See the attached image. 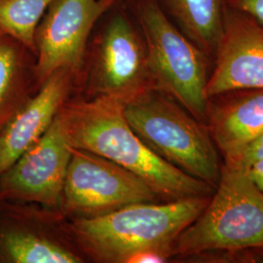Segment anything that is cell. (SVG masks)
Listing matches in <instances>:
<instances>
[{
    "mask_svg": "<svg viewBox=\"0 0 263 263\" xmlns=\"http://www.w3.org/2000/svg\"><path fill=\"white\" fill-rule=\"evenodd\" d=\"M18 41L0 32V130L16 112L23 83V51Z\"/></svg>",
    "mask_w": 263,
    "mask_h": 263,
    "instance_id": "cell-16",
    "label": "cell"
},
{
    "mask_svg": "<svg viewBox=\"0 0 263 263\" xmlns=\"http://www.w3.org/2000/svg\"><path fill=\"white\" fill-rule=\"evenodd\" d=\"M124 104L102 95L63 108L59 116L70 145L130 171L167 201L211 196L215 188L161 158L141 141L125 117Z\"/></svg>",
    "mask_w": 263,
    "mask_h": 263,
    "instance_id": "cell-1",
    "label": "cell"
},
{
    "mask_svg": "<svg viewBox=\"0 0 263 263\" xmlns=\"http://www.w3.org/2000/svg\"><path fill=\"white\" fill-rule=\"evenodd\" d=\"M206 126L223 158L240 151L263 133V89L209 98Z\"/></svg>",
    "mask_w": 263,
    "mask_h": 263,
    "instance_id": "cell-12",
    "label": "cell"
},
{
    "mask_svg": "<svg viewBox=\"0 0 263 263\" xmlns=\"http://www.w3.org/2000/svg\"><path fill=\"white\" fill-rule=\"evenodd\" d=\"M227 5L249 16L263 28V0H227Z\"/></svg>",
    "mask_w": 263,
    "mask_h": 263,
    "instance_id": "cell-19",
    "label": "cell"
},
{
    "mask_svg": "<svg viewBox=\"0 0 263 263\" xmlns=\"http://www.w3.org/2000/svg\"><path fill=\"white\" fill-rule=\"evenodd\" d=\"M0 32H1V31H0Z\"/></svg>",
    "mask_w": 263,
    "mask_h": 263,
    "instance_id": "cell-22",
    "label": "cell"
},
{
    "mask_svg": "<svg viewBox=\"0 0 263 263\" xmlns=\"http://www.w3.org/2000/svg\"><path fill=\"white\" fill-rule=\"evenodd\" d=\"M72 146L57 114L46 133L0 175V197L56 206L63 197Z\"/></svg>",
    "mask_w": 263,
    "mask_h": 263,
    "instance_id": "cell-9",
    "label": "cell"
},
{
    "mask_svg": "<svg viewBox=\"0 0 263 263\" xmlns=\"http://www.w3.org/2000/svg\"><path fill=\"white\" fill-rule=\"evenodd\" d=\"M0 259L14 263L80 262L76 254L14 226H0Z\"/></svg>",
    "mask_w": 263,
    "mask_h": 263,
    "instance_id": "cell-14",
    "label": "cell"
},
{
    "mask_svg": "<svg viewBox=\"0 0 263 263\" xmlns=\"http://www.w3.org/2000/svg\"><path fill=\"white\" fill-rule=\"evenodd\" d=\"M70 73L60 70L50 76L37 95L23 104L0 130V175L46 133L66 97Z\"/></svg>",
    "mask_w": 263,
    "mask_h": 263,
    "instance_id": "cell-11",
    "label": "cell"
},
{
    "mask_svg": "<svg viewBox=\"0 0 263 263\" xmlns=\"http://www.w3.org/2000/svg\"><path fill=\"white\" fill-rule=\"evenodd\" d=\"M211 196L184 198L166 204H132L76 221V235L105 260L127 262L132 255L161 251L172 255L180 233L207 206Z\"/></svg>",
    "mask_w": 263,
    "mask_h": 263,
    "instance_id": "cell-2",
    "label": "cell"
},
{
    "mask_svg": "<svg viewBox=\"0 0 263 263\" xmlns=\"http://www.w3.org/2000/svg\"><path fill=\"white\" fill-rule=\"evenodd\" d=\"M120 4L118 9L113 12L115 6L107 13L103 23L97 43L95 77L102 95L127 103L154 86L141 30L126 4Z\"/></svg>",
    "mask_w": 263,
    "mask_h": 263,
    "instance_id": "cell-7",
    "label": "cell"
},
{
    "mask_svg": "<svg viewBox=\"0 0 263 263\" xmlns=\"http://www.w3.org/2000/svg\"><path fill=\"white\" fill-rule=\"evenodd\" d=\"M207 262H263V246L236 252H212L198 255Z\"/></svg>",
    "mask_w": 263,
    "mask_h": 263,
    "instance_id": "cell-17",
    "label": "cell"
},
{
    "mask_svg": "<svg viewBox=\"0 0 263 263\" xmlns=\"http://www.w3.org/2000/svg\"><path fill=\"white\" fill-rule=\"evenodd\" d=\"M126 6L144 40L154 89L206 125L211 60L172 22L157 0H126Z\"/></svg>",
    "mask_w": 263,
    "mask_h": 263,
    "instance_id": "cell-3",
    "label": "cell"
},
{
    "mask_svg": "<svg viewBox=\"0 0 263 263\" xmlns=\"http://www.w3.org/2000/svg\"><path fill=\"white\" fill-rule=\"evenodd\" d=\"M53 0H0V31L35 53L38 26Z\"/></svg>",
    "mask_w": 263,
    "mask_h": 263,
    "instance_id": "cell-15",
    "label": "cell"
},
{
    "mask_svg": "<svg viewBox=\"0 0 263 263\" xmlns=\"http://www.w3.org/2000/svg\"><path fill=\"white\" fill-rule=\"evenodd\" d=\"M123 0H53L35 34V72L44 82L57 71L76 70L100 20Z\"/></svg>",
    "mask_w": 263,
    "mask_h": 263,
    "instance_id": "cell-8",
    "label": "cell"
},
{
    "mask_svg": "<svg viewBox=\"0 0 263 263\" xmlns=\"http://www.w3.org/2000/svg\"><path fill=\"white\" fill-rule=\"evenodd\" d=\"M209 76V98L239 90L263 89V28L228 7Z\"/></svg>",
    "mask_w": 263,
    "mask_h": 263,
    "instance_id": "cell-10",
    "label": "cell"
},
{
    "mask_svg": "<svg viewBox=\"0 0 263 263\" xmlns=\"http://www.w3.org/2000/svg\"><path fill=\"white\" fill-rule=\"evenodd\" d=\"M223 159L226 163L244 170L263 161V133L245 144L240 151Z\"/></svg>",
    "mask_w": 263,
    "mask_h": 263,
    "instance_id": "cell-18",
    "label": "cell"
},
{
    "mask_svg": "<svg viewBox=\"0 0 263 263\" xmlns=\"http://www.w3.org/2000/svg\"><path fill=\"white\" fill-rule=\"evenodd\" d=\"M247 172L255 186L263 193V161L252 165Z\"/></svg>",
    "mask_w": 263,
    "mask_h": 263,
    "instance_id": "cell-21",
    "label": "cell"
},
{
    "mask_svg": "<svg viewBox=\"0 0 263 263\" xmlns=\"http://www.w3.org/2000/svg\"><path fill=\"white\" fill-rule=\"evenodd\" d=\"M172 22L213 61L221 37L227 0H157Z\"/></svg>",
    "mask_w": 263,
    "mask_h": 263,
    "instance_id": "cell-13",
    "label": "cell"
},
{
    "mask_svg": "<svg viewBox=\"0 0 263 263\" xmlns=\"http://www.w3.org/2000/svg\"><path fill=\"white\" fill-rule=\"evenodd\" d=\"M170 254L161 252V251H155V250H149L144 251L138 254L132 255L131 257L127 260L128 263H161L167 261L169 258Z\"/></svg>",
    "mask_w": 263,
    "mask_h": 263,
    "instance_id": "cell-20",
    "label": "cell"
},
{
    "mask_svg": "<svg viewBox=\"0 0 263 263\" xmlns=\"http://www.w3.org/2000/svg\"><path fill=\"white\" fill-rule=\"evenodd\" d=\"M66 209L100 216L157 195L141 178L91 151L72 147L63 191Z\"/></svg>",
    "mask_w": 263,
    "mask_h": 263,
    "instance_id": "cell-6",
    "label": "cell"
},
{
    "mask_svg": "<svg viewBox=\"0 0 263 263\" xmlns=\"http://www.w3.org/2000/svg\"><path fill=\"white\" fill-rule=\"evenodd\" d=\"M124 113L138 137L161 158L216 189L222 164L204 123L155 89L125 103Z\"/></svg>",
    "mask_w": 263,
    "mask_h": 263,
    "instance_id": "cell-4",
    "label": "cell"
},
{
    "mask_svg": "<svg viewBox=\"0 0 263 263\" xmlns=\"http://www.w3.org/2000/svg\"><path fill=\"white\" fill-rule=\"evenodd\" d=\"M263 246V193L247 170L224 162L215 194L173 246L172 255L236 252Z\"/></svg>",
    "mask_w": 263,
    "mask_h": 263,
    "instance_id": "cell-5",
    "label": "cell"
}]
</instances>
